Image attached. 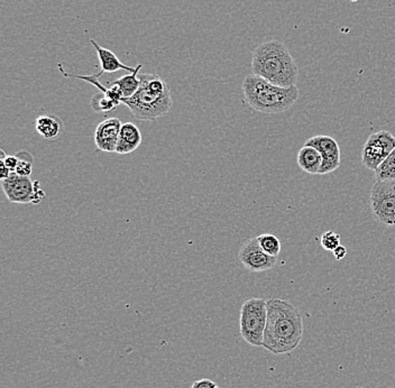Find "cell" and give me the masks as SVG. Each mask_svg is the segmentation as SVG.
<instances>
[{
  "label": "cell",
  "instance_id": "6da1fadb",
  "mask_svg": "<svg viewBox=\"0 0 395 388\" xmlns=\"http://www.w3.org/2000/svg\"><path fill=\"white\" fill-rule=\"evenodd\" d=\"M302 338L303 321L298 308L287 301L268 299L263 348L274 355H285L296 350Z\"/></svg>",
  "mask_w": 395,
  "mask_h": 388
},
{
  "label": "cell",
  "instance_id": "7a4b0ae2",
  "mask_svg": "<svg viewBox=\"0 0 395 388\" xmlns=\"http://www.w3.org/2000/svg\"><path fill=\"white\" fill-rule=\"evenodd\" d=\"M251 70L253 75L277 86H296L298 65L282 42L270 41L258 45L253 52Z\"/></svg>",
  "mask_w": 395,
  "mask_h": 388
},
{
  "label": "cell",
  "instance_id": "3957f363",
  "mask_svg": "<svg viewBox=\"0 0 395 388\" xmlns=\"http://www.w3.org/2000/svg\"><path fill=\"white\" fill-rule=\"evenodd\" d=\"M245 99L253 109L262 113H282L289 111L299 99L296 86H277L256 75H247L243 81Z\"/></svg>",
  "mask_w": 395,
  "mask_h": 388
},
{
  "label": "cell",
  "instance_id": "277c9868",
  "mask_svg": "<svg viewBox=\"0 0 395 388\" xmlns=\"http://www.w3.org/2000/svg\"><path fill=\"white\" fill-rule=\"evenodd\" d=\"M141 87L130 98H123L122 104L127 106L135 118L139 120L153 121L165 116L172 108L171 91L155 92L147 85L145 73L139 75Z\"/></svg>",
  "mask_w": 395,
  "mask_h": 388
},
{
  "label": "cell",
  "instance_id": "5b68a950",
  "mask_svg": "<svg viewBox=\"0 0 395 388\" xmlns=\"http://www.w3.org/2000/svg\"><path fill=\"white\" fill-rule=\"evenodd\" d=\"M268 321V301L253 298L244 302L239 317L242 338L253 347H263Z\"/></svg>",
  "mask_w": 395,
  "mask_h": 388
},
{
  "label": "cell",
  "instance_id": "8992f818",
  "mask_svg": "<svg viewBox=\"0 0 395 388\" xmlns=\"http://www.w3.org/2000/svg\"><path fill=\"white\" fill-rule=\"evenodd\" d=\"M370 206L376 221L387 227H395V180L374 182Z\"/></svg>",
  "mask_w": 395,
  "mask_h": 388
},
{
  "label": "cell",
  "instance_id": "52a82bcc",
  "mask_svg": "<svg viewBox=\"0 0 395 388\" xmlns=\"http://www.w3.org/2000/svg\"><path fill=\"white\" fill-rule=\"evenodd\" d=\"M395 149V136L389 130H380L368 136L362 149V163L370 171H375Z\"/></svg>",
  "mask_w": 395,
  "mask_h": 388
},
{
  "label": "cell",
  "instance_id": "ba28073f",
  "mask_svg": "<svg viewBox=\"0 0 395 388\" xmlns=\"http://www.w3.org/2000/svg\"><path fill=\"white\" fill-rule=\"evenodd\" d=\"M238 261L245 270L251 273H263L273 270L277 263V257L270 256L261 248L257 238H251L244 242Z\"/></svg>",
  "mask_w": 395,
  "mask_h": 388
},
{
  "label": "cell",
  "instance_id": "9c48e42d",
  "mask_svg": "<svg viewBox=\"0 0 395 388\" xmlns=\"http://www.w3.org/2000/svg\"><path fill=\"white\" fill-rule=\"evenodd\" d=\"M304 145L315 147L322 156V166L319 175H326L338 170L341 162V153L337 141L327 135L313 136Z\"/></svg>",
  "mask_w": 395,
  "mask_h": 388
},
{
  "label": "cell",
  "instance_id": "30bf717a",
  "mask_svg": "<svg viewBox=\"0 0 395 388\" xmlns=\"http://www.w3.org/2000/svg\"><path fill=\"white\" fill-rule=\"evenodd\" d=\"M1 187L6 198L13 204H32L34 193V182L28 177H20L11 173L7 179L1 180Z\"/></svg>",
  "mask_w": 395,
  "mask_h": 388
},
{
  "label": "cell",
  "instance_id": "8fae6325",
  "mask_svg": "<svg viewBox=\"0 0 395 388\" xmlns=\"http://www.w3.org/2000/svg\"><path fill=\"white\" fill-rule=\"evenodd\" d=\"M123 123L118 118H108L100 123L94 132V144L100 151L116 153Z\"/></svg>",
  "mask_w": 395,
  "mask_h": 388
},
{
  "label": "cell",
  "instance_id": "7c38bea8",
  "mask_svg": "<svg viewBox=\"0 0 395 388\" xmlns=\"http://www.w3.org/2000/svg\"><path fill=\"white\" fill-rule=\"evenodd\" d=\"M90 42L94 45V50L97 51L98 58H99L100 64H101V70H100L99 73H97L98 77H100L103 73H113V72H117L119 70H125L130 73H135L142 66L141 64L136 68L126 65L117 58L116 54L113 51L100 46L97 42L94 41V39H90Z\"/></svg>",
  "mask_w": 395,
  "mask_h": 388
},
{
  "label": "cell",
  "instance_id": "4fadbf2b",
  "mask_svg": "<svg viewBox=\"0 0 395 388\" xmlns=\"http://www.w3.org/2000/svg\"><path fill=\"white\" fill-rule=\"evenodd\" d=\"M142 142L143 137L139 127L133 123H125L119 134L116 153L120 155L130 154L139 149Z\"/></svg>",
  "mask_w": 395,
  "mask_h": 388
},
{
  "label": "cell",
  "instance_id": "5bb4252c",
  "mask_svg": "<svg viewBox=\"0 0 395 388\" xmlns=\"http://www.w3.org/2000/svg\"><path fill=\"white\" fill-rule=\"evenodd\" d=\"M298 165L302 171L311 175H319L322 166V156L315 147L304 145L298 153Z\"/></svg>",
  "mask_w": 395,
  "mask_h": 388
},
{
  "label": "cell",
  "instance_id": "9a60e30c",
  "mask_svg": "<svg viewBox=\"0 0 395 388\" xmlns=\"http://www.w3.org/2000/svg\"><path fill=\"white\" fill-rule=\"evenodd\" d=\"M58 70L61 72L62 75L64 77H75V79H80V80L87 81V82L92 83L94 86L97 87L99 89L100 92L101 94H105L106 96H108L109 99L113 100V102H116L117 105L119 106V104H122L123 99V94L117 88L116 86H113L111 88H105V87L101 85V82L99 81V77L97 75H70L68 72L64 71L62 69L61 65H58Z\"/></svg>",
  "mask_w": 395,
  "mask_h": 388
},
{
  "label": "cell",
  "instance_id": "2e32d148",
  "mask_svg": "<svg viewBox=\"0 0 395 388\" xmlns=\"http://www.w3.org/2000/svg\"><path fill=\"white\" fill-rule=\"evenodd\" d=\"M36 132H39L42 137L46 141H53L58 137L61 132V124L56 117L43 115L36 118L35 120Z\"/></svg>",
  "mask_w": 395,
  "mask_h": 388
},
{
  "label": "cell",
  "instance_id": "e0dca14e",
  "mask_svg": "<svg viewBox=\"0 0 395 388\" xmlns=\"http://www.w3.org/2000/svg\"><path fill=\"white\" fill-rule=\"evenodd\" d=\"M141 69L142 66L135 73H130V75H124L113 81V86H116L120 90L123 98H130L139 91V87H141L139 72Z\"/></svg>",
  "mask_w": 395,
  "mask_h": 388
},
{
  "label": "cell",
  "instance_id": "ac0fdd59",
  "mask_svg": "<svg viewBox=\"0 0 395 388\" xmlns=\"http://www.w3.org/2000/svg\"><path fill=\"white\" fill-rule=\"evenodd\" d=\"M257 242L260 244L261 248L265 251L268 255L273 257H279L281 253V240L272 234H263L258 236Z\"/></svg>",
  "mask_w": 395,
  "mask_h": 388
},
{
  "label": "cell",
  "instance_id": "d6986e66",
  "mask_svg": "<svg viewBox=\"0 0 395 388\" xmlns=\"http://www.w3.org/2000/svg\"><path fill=\"white\" fill-rule=\"evenodd\" d=\"M374 173L376 180H395V149L380 164Z\"/></svg>",
  "mask_w": 395,
  "mask_h": 388
},
{
  "label": "cell",
  "instance_id": "ffe728a7",
  "mask_svg": "<svg viewBox=\"0 0 395 388\" xmlns=\"http://www.w3.org/2000/svg\"><path fill=\"white\" fill-rule=\"evenodd\" d=\"M92 106L94 111H97V113H109V111H113L115 108L118 107L116 102H113L104 94H94L92 99Z\"/></svg>",
  "mask_w": 395,
  "mask_h": 388
},
{
  "label": "cell",
  "instance_id": "44dd1931",
  "mask_svg": "<svg viewBox=\"0 0 395 388\" xmlns=\"http://www.w3.org/2000/svg\"><path fill=\"white\" fill-rule=\"evenodd\" d=\"M320 242L325 251H334L338 246L341 245V236L332 230H328L321 234Z\"/></svg>",
  "mask_w": 395,
  "mask_h": 388
},
{
  "label": "cell",
  "instance_id": "7402d4cb",
  "mask_svg": "<svg viewBox=\"0 0 395 388\" xmlns=\"http://www.w3.org/2000/svg\"><path fill=\"white\" fill-rule=\"evenodd\" d=\"M32 172H33V164L32 161L25 160V158H20L17 165L16 171L15 173L18 174L20 177H31Z\"/></svg>",
  "mask_w": 395,
  "mask_h": 388
},
{
  "label": "cell",
  "instance_id": "603a6c76",
  "mask_svg": "<svg viewBox=\"0 0 395 388\" xmlns=\"http://www.w3.org/2000/svg\"><path fill=\"white\" fill-rule=\"evenodd\" d=\"M45 198V192L42 190L39 181L34 182V193L32 198V204H39L42 200Z\"/></svg>",
  "mask_w": 395,
  "mask_h": 388
},
{
  "label": "cell",
  "instance_id": "cb8c5ba5",
  "mask_svg": "<svg viewBox=\"0 0 395 388\" xmlns=\"http://www.w3.org/2000/svg\"><path fill=\"white\" fill-rule=\"evenodd\" d=\"M0 161H4L5 165L11 170V173H14V172L16 171L18 162H20V157L14 156V155H7L5 160Z\"/></svg>",
  "mask_w": 395,
  "mask_h": 388
},
{
  "label": "cell",
  "instance_id": "d4e9b609",
  "mask_svg": "<svg viewBox=\"0 0 395 388\" xmlns=\"http://www.w3.org/2000/svg\"><path fill=\"white\" fill-rule=\"evenodd\" d=\"M217 387L215 382L211 380H200L194 382L191 388H215Z\"/></svg>",
  "mask_w": 395,
  "mask_h": 388
},
{
  "label": "cell",
  "instance_id": "484cf974",
  "mask_svg": "<svg viewBox=\"0 0 395 388\" xmlns=\"http://www.w3.org/2000/svg\"><path fill=\"white\" fill-rule=\"evenodd\" d=\"M332 253H334V259L340 262V261H343V259L347 256V253H349V251H347V248H346L345 246L340 245L338 246Z\"/></svg>",
  "mask_w": 395,
  "mask_h": 388
},
{
  "label": "cell",
  "instance_id": "4316f807",
  "mask_svg": "<svg viewBox=\"0 0 395 388\" xmlns=\"http://www.w3.org/2000/svg\"><path fill=\"white\" fill-rule=\"evenodd\" d=\"M11 172L7 166L5 165L4 161H0V179L5 180L11 175Z\"/></svg>",
  "mask_w": 395,
  "mask_h": 388
},
{
  "label": "cell",
  "instance_id": "83f0119b",
  "mask_svg": "<svg viewBox=\"0 0 395 388\" xmlns=\"http://www.w3.org/2000/svg\"><path fill=\"white\" fill-rule=\"evenodd\" d=\"M0 155H1V156H0V160H5L6 157H7L4 149H0Z\"/></svg>",
  "mask_w": 395,
  "mask_h": 388
},
{
  "label": "cell",
  "instance_id": "f1b7e54d",
  "mask_svg": "<svg viewBox=\"0 0 395 388\" xmlns=\"http://www.w3.org/2000/svg\"><path fill=\"white\" fill-rule=\"evenodd\" d=\"M215 388H220V387H218V386H217V387H215Z\"/></svg>",
  "mask_w": 395,
  "mask_h": 388
}]
</instances>
